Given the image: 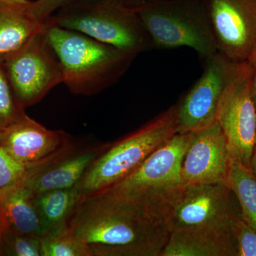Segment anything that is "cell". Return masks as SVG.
<instances>
[{
	"label": "cell",
	"instance_id": "obj_11",
	"mask_svg": "<svg viewBox=\"0 0 256 256\" xmlns=\"http://www.w3.org/2000/svg\"><path fill=\"white\" fill-rule=\"evenodd\" d=\"M0 146L28 170L43 168L77 148L68 133L47 129L26 114L0 131Z\"/></svg>",
	"mask_w": 256,
	"mask_h": 256
},
{
	"label": "cell",
	"instance_id": "obj_23",
	"mask_svg": "<svg viewBox=\"0 0 256 256\" xmlns=\"http://www.w3.org/2000/svg\"><path fill=\"white\" fill-rule=\"evenodd\" d=\"M28 170L0 146V192L14 188L28 176Z\"/></svg>",
	"mask_w": 256,
	"mask_h": 256
},
{
	"label": "cell",
	"instance_id": "obj_27",
	"mask_svg": "<svg viewBox=\"0 0 256 256\" xmlns=\"http://www.w3.org/2000/svg\"><path fill=\"white\" fill-rule=\"evenodd\" d=\"M246 62L252 69V96L256 107V44L248 57Z\"/></svg>",
	"mask_w": 256,
	"mask_h": 256
},
{
	"label": "cell",
	"instance_id": "obj_5",
	"mask_svg": "<svg viewBox=\"0 0 256 256\" xmlns=\"http://www.w3.org/2000/svg\"><path fill=\"white\" fill-rule=\"evenodd\" d=\"M46 20L137 56L153 48L136 8L122 0L76 3L62 8Z\"/></svg>",
	"mask_w": 256,
	"mask_h": 256
},
{
	"label": "cell",
	"instance_id": "obj_1",
	"mask_svg": "<svg viewBox=\"0 0 256 256\" xmlns=\"http://www.w3.org/2000/svg\"><path fill=\"white\" fill-rule=\"evenodd\" d=\"M67 226L94 256H161L172 233L164 216L102 194L80 200Z\"/></svg>",
	"mask_w": 256,
	"mask_h": 256
},
{
	"label": "cell",
	"instance_id": "obj_29",
	"mask_svg": "<svg viewBox=\"0 0 256 256\" xmlns=\"http://www.w3.org/2000/svg\"><path fill=\"white\" fill-rule=\"evenodd\" d=\"M122 1L128 6H134L142 2L146 1V0H122Z\"/></svg>",
	"mask_w": 256,
	"mask_h": 256
},
{
	"label": "cell",
	"instance_id": "obj_21",
	"mask_svg": "<svg viewBox=\"0 0 256 256\" xmlns=\"http://www.w3.org/2000/svg\"><path fill=\"white\" fill-rule=\"evenodd\" d=\"M25 114V108L18 104L0 62V131Z\"/></svg>",
	"mask_w": 256,
	"mask_h": 256
},
{
	"label": "cell",
	"instance_id": "obj_6",
	"mask_svg": "<svg viewBox=\"0 0 256 256\" xmlns=\"http://www.w3.org/2000/svg\"><path fill=\"white\" fill-rule=\"evenodd\" d=\"M176 132V107L174 106L136 132L109 144L75 186L80 200L122 181Z\"/></svg>",
	"mask_w": 256,
	"mask_h": 256
},
{
	"label": "cell",
	"instance_id": "obj_26",
	"mask_svg": "<svg viewBox=\"0 0 256 256\" xmlns=\"http://www.w3.org/2000/svg\"><path fill=\"white\" fill-rule=\"evenodd\" d=\"M11 229V226L0 206V256H2L3 246H4L5 240Z\"/></svg>",
	"mask_w": 256,
	"mask_h": 256
},
{
	"label": "cell",
	"instance_id": "obj_15",
	"mask_svg": "<svg viewBox=\"0 0 256 256\" xmlns=\"http://www.w3.org/2000/svg\"><path fill=\"white\" fill-rule=\"evenodd\" d=\"M30 0H0V62L28 44L44 28Z\"/></svg>",
	"mask_w": 256,
	"mask_h": 256
},
{
	"label": "cell",
	"instance_id": "obj_4",
	"mask_svg": "<svg viewBox=\"0 0 256 256\" xmlns=\"http://www.w3.org/2000/svg\"><path fill=\"white\" fill-rule=\"evenodd\" d=\"M134 8L153 48L186 47L204 60L218 53L207 0H146Z\"/></svg>",
	"mask_w": 256,
	"mask_h": 256
},
{
	"label": "cell",
	"instance_id": "obj_19",
	"mask_svg": "<svg viewBox=\"0 0 256 256\" xmlns=\"http://www.w3.org/2000/svg\"><path fill=\"white\" fill-rule=\"evenodd\" d=\"M227 186L233 192L244 220L256 230V178L249 168L230 160Z\"/></svg>",
	"mask_w": 256,
	"mask_h": 256
},
{
	"label": "cell",
	"instance_id": "obj_24",
	"mask_svg": "<svg viewBox=\"0 0 256 256\" xmlns=\"http://www.w3.org/2000/svg\"><path fill=\"white\" fill-rule=\"evenodd\" d=\"M237 245V256H256V230L252 228L238 214L233 223Z\"/></svg>",
	"mask_w": 256,
	"mask_h": 256
},
{
	"label": "cell",
	"instance_id": "obj_2",
	"mask_svg": "<svg viewBox=\"0 0 256 256\" xmlns=\"http://www.w3.org/2000/svg\"><path fill=\"white\" fill-rule=\"evenodd\" d=\"M44 30L60 60L64 84L74 95H97L119 82L137 56L118 50L48 20Z\"/></svg>",
	"mask_w": 256,
	"mask_h": 256
},
{
	"label": "cell",
	"instance_id": "obj_8",
	"mask_svg": "<svg viewBox=\"0 0 256 256\" xmlns=\"http://www.w3.org/2000/svg\"><path fill=\"white\" fill-rule=\"evenodd\" d=\"M216 122L226 139L230 160L250 169L255 148L256 107L252 69L246 60L236 66L220 99Z\"/></svg>",
	"mask_w": 256,
	"mask_h": 256
},
{
	"label": "cell",
	"instance_id": "obj_3",
	"mask_svg": "<svg viewBox=\"0 0 256 256\" xmlns=\"http://www.w3.org/2000/svg\"><path fill=\"white\" fill-rule=\"evenodd\" d=\"M192 137V132H176L132 174L97 194L134 204L171 220L184 188L182 168Z\"/></svg>",
	"mask_w": 256,
	"mask_h": 256
},
{
	"label": "cell",
	"instance_id": "obj_17",
	"mask_svg": "<svg viewBox=\"0 0 256 256\" xmlns=\"http://www.w3.org/2000/svg\"><path fill=\"white\" fill-rule=\"evenodd\" d=\"M0 206L12 228L20 233L42 237L41 222L35 204V195L26 180L0 192Z\"/></svg>",
	"mask_w": 256,
	"mask_h": 256
},
{
	"label": "cell",
	"instance_id": "obj_7",
	"mask_svg": "<svg viewBox=\"0 0 256 256\" xmlns=\"http://www.w3.org/2000/svg\"><path fill=\"white\" fill-rule=\"evenodd\" d=\"M3 66L15 97L24 108L41 102L50 90L64 84L63 69L44 28L5 60Z\"/></svg>",
	"mask_w": 256,
	"mask_h": 256
},
{
	"label": "cell",
	"instance_id": "obj_12",
	"mask_svg": "<svg viewBox=\"0 0 256 256\" xmlns=\"http://www.w3.org/2000/svg\"><path fill=\"white\" fill-rule=\"evenodd\" d=\"M218 52L246 62L256 44V0H207Z\"/></svg>",
	"mask_w": 256,
	"mask_h": 256
},
{
	"label": "cell",
	"instance_id": "obj_10",
	"mask_svg": "<svg viewBox=\"0 0 256 256\" xmlns=\"http://www.w3.org/2000/svg\"><path fill=\"white\" fill-rule=\"evenodd\" d=\"M205 62L201 78L176 107L178 133L196 132L216 122L220 99L238 63L218 52Z\"/></svg>",
	"mask_w": 256,
	"mask_h": 256
},
{
	"label": "cell",
	"instance_id": "obj_18",
	"mask_svg": "<svg viewBox=\"0 0 256 256\" xmlns=\"http://www.w3.org/2000/svg\"><path fill=\"white\" fill-rule=\"evenodd\" d=\"M80 200V194L76 188L35 195V204L41 222L42 236L66 226Z\"/></svg>",
	"mask_w": 256,
	"mask_h": 256
},
{
	"label": "cell",
	"instance_id": "obj_30",
	"mask_svg": "<svg viewBox=\"0 0 256 256\" xmlns=\"http://www.w3.org/2000/svg\"><path fill=\"white\" fill-rule=\"evenodd\" d=\"M256 146V138H255V146Z\"/></svg>",
	"mask_w": 256,
	"mask_h": 256
},
{
	"label": "cell",
	"instance_id": "obj_16",
	"mask_svg": "<svg viewBox=\"0 0 256 256\" xmlns=\"http://www.w3.org/2000/svg\"><path fill=\"white\" fill-rule=\"evenodd\" d=\"M234 228L173 230L161 256H237Z\"/></svg>",
	"mask_w": 256,
	"mask_h": 256
},
{
	"label": "cell",
	"instance_id": "obj_9",
	"mask_svg": "<svg viewBox=\"0 0 256 256\" xmlns=\"http://www.w3.org/2000/svg\"><path fill=\"white\" fill-rule=\"evenodd\" d=\"M240 206L226 184L186 186L175 205L172 232L192 228L232 229Z\"/></svg>",
	"mask_w": 256,
	"mask_h": 256
},
{
	"label": "cell",
	"instance_id": "obj_25",
	"mask_svg": "<svg viewBox=\"0 0 256 256\" xmlns=\"http://www.w3.org/2000/svg\"><path fill=\"white\" fill-rule=\"evenodd\" d=\"M92 0H36L33 2L34 14L40 21L44 22L57 11L69 5Z\"/></svg>",
	"mask_w": 256,
	"mask_h": 256
},
{
	"label": "cell",
	"instance_id": "obj_14",
	"mask_svg": "<svg viewBox=\"0 0 256 256\" xmlns=\"http://www.w3.org/2000/svg\"><path fill=\"white\" fill-rule=\"evenodd\" d=\"M109 144L72 150L42 168L28 170L25 180L34 194L75 188L96 158Z\"/></svg>",
	"mask_w": 256,
	"mask_h": 256
},
{
	"label": "cell",
	"instance_id": "obj_20",
	"mask_svg": "<svg viewBox=\"0 0 256 256\" xmlns=\"http://www.w3.org/2000/svg\"><path fill=\"white\" fill-rule=\"evenodd\" d=\"M42 256H94L92 247L68 226L60 227L41 237Z\"/></svg>",
	"mask_w": 256,
	"mask_h": 256
},
{
	"label": "cell",
	"instance_id": "obj_28",
	"mask_svg": "<svg viewBox=\"0 0 256 256\" xmlns=\"http://www.w3.org/2000/svg\"><path fill=\"white\" fill-rule=\"evenodd\" d=\"M250 170L252 172V174L256 178V146L254 148V152H252V160H250Z\"/></svg>",
	"mask_w": 256,
	"mask_h": 256
},
{
	"label": "cell",
	"instance_id": "obj_22",
	"mask_svg": "<svg viewBox=\"0 0 256 256\" xmlns=\"http://www.w3.org/2000/svg\"><path fill=\"white\" fill-rule=\"evenodd\" d=\"M2 256H42L41 237L12 228L5 240Z\"/></svg>",
	"mask_w": 256,
	"mask_h": 256
},
{
	"label": "cell",
	"instance_id": "obj_13",
	"mask_svg": "<svg viewBox=\"0 0 256 256\" xmlns=\"http://www.w3.org/2000/svg\"><path fill=\"white\" fill-rule=\"evenodd\" d=\"M230 161L226 139L218 122L192 132L182 168L184 185L226 184Z\"/></svg>",
	"mask_w": 256,
	"mask_h": 256
}]
</instances>
